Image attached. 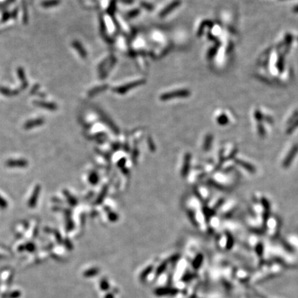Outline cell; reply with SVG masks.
<instances>
[{
    "instance_id": "cell-1",
    "label": "cell",
    "mask_w": 298,
    "mask_h": 298,
    "mask_svg": "<svg viewBox=\"0 0 298 298\" xmlns=\"http://www.w3.org/2000/svg\"><path fill=\"white\" fill-rule=\"evenodd\" d=\"M6 166L11 168H24L27 166L28 162L25 159H9L6 162Z\"/></svg>"
},
{
    "instance_id": "cell-7",
    "label": "cell",
    "mask_w": 298,
    "mask_h": 298,
    "mask_svg": "<svg viewBox=\"0 0 298 298\" xmlns=\"http://www.w3.org/2000/svg\"><path fill=\"white\" fill-rule=\"evenodd\" d=\"M59 4V0H52V1L50 2H45L44 3H42V6L44 7H50V6H54L55 5H58Z\"/></svg>"
},
{
    "instance_id": "cell-2",
    "label": "cell",
    "mask_w": 298,
    "mask_h": 298,
    "mask_svg": "<svg viewBox=\"0 0 298 298\" xmlns=\"http://www.w3.org/2000/svg\"><path fill=\"white\" fill-rule=\"evenodd\" d=\"M297 152H298V144H296L293 146V148H292L291 149V151L289 152L288 156H287L285 158V159H284L283 163V166L284 168H287L289 166V165L291 164V162L292 161V159H294Z\"/></svg>"
},
{
    "instance_id": "cell-8",
    "label": "cell",
    "mask_w": 298,
    "mask_h": 298,
    "mask_svg": "<svg viewBox=\"0 0 298 298\" xmlns=\"http://www.w3.org/2000/svg\"><path fill=\"white\" fill-rule=\"evenodd\" d=\"M7 206H8L7 202L3 198V197L0 196V207L2 208H5L7 207Z\"/></svg>"
},
{
    "instance_id": "cell-5",
    "label": "cell",
    "mask_w": 298,
    "mask_h": 298,
    "mask_svg": "<svg viewBox=\"0 0 298 298\" xmlns=\"http://www.w3.org/2000/svg\"><path fill=\"white\" fill-rule=\"evenodd\" d=\"M36 104H37V106H39L48 108V109H50V110H55L57 108V106L55 104H50V103L38 102H37Z\"/></svg>"
},
{
    "instance_id": "cell-10",
    "label": "cell",
    "mask_w": 298,
    "mask_h": 298,
    "mask_svg": "<svg viewBox=\"0 0 298 298\" xmlns=\"http://www.w3.org/2000/svg\"><path fill=\"white\" fill-rule=\"evenodd\" d=\"M26 248L27 249V250H28V251H34V249H35V246H34V244H28V245L26 246Z\"/></svg>"
},
{
    "instance_id": "cell-3",
    "label": "cell",
    "mask_w": 298,
    "mask_h": 298,
    "mask_svg": "<svg viewBox=\"0 0 298 298\" xmlns=\"http://www.w3.org/2000/svg\"><path fill=\"white\" fill-rule=\"evenodd\" d=\"M40 190H41V188H40L39 185H37L35 187L34 191L32 192V196L30 197V199L28 203L29 207L33 208L35 207L37 202V198H38V196L40 193Z\"/></svg>"
},
{
    "instance_id": "cell-9",
    "label": "cell",
    "mask_w": 298,
    "mask_h": 298,
    "mask_svg": "<svg viewBox=\"0 0 298 298\" xmlns=\"http://www.w3.org/2000/svg\"><path fill=\"white\" fill-rule=\"evenodd\" d=\"M96 273H97V270H94V269H93V270H88V272H86V273H84V275H85L86 276H87V277H88V276H90V275H95V274Z\"/></svg>"
},
{
    "instance_id": "cell-6",
    "label": "cell",
    "mask_w": 298,
    "mask_h": 298,
    "mask_svg": "<svg viewBox=\"0 0 298 298\" xmlns=\"http://www.w3.org/2000/svg\"><path fill=\"white\" fill-rule=\"evenodd\" d=\"M237 162L240 165H241V166H242V167L244 168V169L248 170L250 172H253V173L255 172V168L253 166H251V165L249 164L246 163V162H242V161H237Z\"/></svg>"
},
{
    "instance_id": "cell-4",
    "label": "cell",
    "mask_w": 298,
    "mask_h": 298,
    "mask_svg": "<svg viewBox=\"0 0 298 298\" xmlns=\"http://www.w3.org/2000/svg\"><path fill=\"white\" fill-rule=\"evenodd\" d=\"M44 123V120L42 119H36V120L29 121L24 125V128L26 129H30L32 128H34L35 126H40Z\"/></svg>"
}]
</instances>
